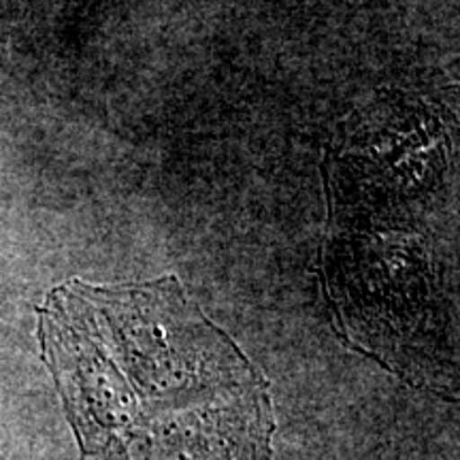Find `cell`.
Returning <instances> with one entry per match:
<instances>
[{"label":"cell","mask_w":460,"mask_h":460,"mask_svg":"<svg viewBox=\"0 0 460 460\" xmlns=\"http://www.w3.org/2000/svg\"><path fill=\"white\" fill-rule=\"evenodd\" d=\"M41 339L84 460H271L267 379L175 278L71 281Z\"/></svg>","instance_id":"cell-1"}]
</instances>
